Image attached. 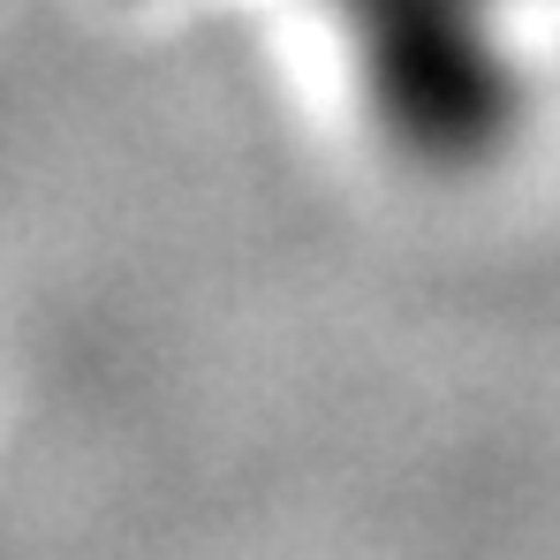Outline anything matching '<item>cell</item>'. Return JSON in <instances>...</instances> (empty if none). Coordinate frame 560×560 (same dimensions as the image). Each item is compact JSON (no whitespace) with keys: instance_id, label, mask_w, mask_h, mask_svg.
Instances as JSON below:
<instances>
[{"instance_id":"obj_1","label":"cell","mask_w":560,"mask_h":560,"mask_svg":"<svg viewBox=\"0 0 560 560\" xmlns=\"http://www.w3.org/2000/svg\"><path fill=\"white\" fill-rule=\"evenodd\" d=\"M372 106L417 160H477L508 129V61L492 0H341Z\"/></svg>"}]
</instances>
